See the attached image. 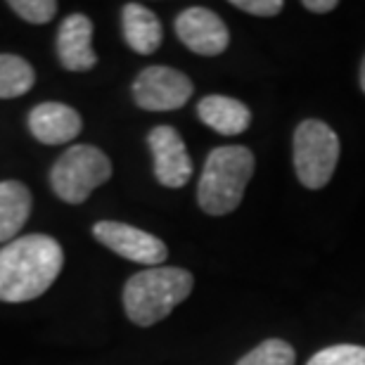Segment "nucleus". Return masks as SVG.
Here are the masks:
<instances>
[{"mask_svg": "<svg viewBox=\"0 0 365 365\" xmlns=\"http://www.w3.org/2000/svg\"><path fill=\"white\" fill-rule=\"evenodd\" d=\"M339 3L337 0H304V7L311 12H318V14H325V12H332L334 7Z\"/></svg>", "mask_w": 365, "mask_h": 365, "instance_id": "obj_20", "label": "nucleus"}, {"mask_svg": "<svg viewBox=\"0 0 365 365\" xmlns=\"http://www.w3.org/2000/svg\"><path fill=\"white\" fill-rule=\"evenodd\" d=\"M361 91L365 93V57H363V62H361Z\"/></svg>", "mask_w": 365, "mask_h": 365, "instance_id": "obj_21", "label": "nucleus"}, {"mask_svg": "<svg viewBox=\"0 0 365 365\" xmlns=\"http://www.w3.org/2000/svg\"><path fill=\"white\" fill-rule=\"evenodd\" d=\"M93 237L121 259L148 268L162 266L169 257V250L157 235L121 221H98L93 225Z\"/></svg>", "mask_w": 365, "mask_h": 365, "instance_id": "obj_7", "label": "nucleus"}, {"mask_svg": "<svg viewBox=\"0 0 365 365\" xmlns=\"http://www.w3.org/2000/svg\"><path fill=\"white\" fill-rule=\"evenodd\" d=\"M339 162V138L320 119H306L294 130V171L304 187L320 190Z\"/></svg>", "mask_w": 365, "mask_h": 365, "instance_id": "obj_5", "label": "nucleus"}, {"mask_svg": "<svg viewBox=\"0 0 365 365\" xmlns=\"http://www.w3.org/2000/svg\"><path fill=\"white\" fill-rule=\"evenodd\" d=\"M195 277L185 268L157 266L130 275L123 284V309L130 323L150 327L190 297Z\"/></svg>", "mask_w": 365, "mask_h": 365, "instance_id": "obj_2", "label": "nucleus"}, {"mask_svg": "<svg viewBox=\"0 0 365 365\" xmlns=\"http://www.w3.org/2000/svg\"><path fill=\"white\" fill-rule=\"evenodd\" d=\"M254 176V155L245 145H223L209 152L204 162L197 202L209 216L232 214L242 204L245 190Z\"/></svg>", "mask_w": 365, "mask_h": 365, "instance_id": "obj_3", "label": "nucleus"}, {"mask_svg": "<svg viewBox=\"0 0 365 365\" xmlns=\"http://www.w3.org/2000/svg\"><path fill=\"white\" fill-rule=\"evenodd\" d=\"M192 81L182 71L166 67V64H152L143 69L133 81V100L145 112L180 109L192 98Z\"/></svg>", "mask_w": 365, "mask_h": 365, "instance_id": "obj_6", "label": "nucleus"}, {"mask_svg": "<svg viewBox=\"0 0 365 365\" xmlns=\"http://www.w3.org/2000/svg\"><path fill=\"white\" fill-rule=\"evenodd\" d=\"M36 83V71L24 57L0 53V100H14L26 95Z\"/></svg>", "mask_w": 365, "mask_h": 365, "instance_id": "obj_15", "label": "nucleus"}, {"mask_svg": "<svg viewBox=\"0 0 365 365\" xmlns=\"http://www.w3.org/2000/svg\"><path fill=\"white\" fill-rule=\"evenodd\" d=\"M57 57L69 71H88L98 64L93 50V21L81 12L64 17L57 31Z\"/></svg>", "mask_w": 365, "mask_h": 365, "instance_id": "obj_11", "label": "nucleus"}, {"mask_svg": "<svg viewBox=\"0 0 365 365\" xmlns=\"http://www.w3.org/2000/svg\"><path fill=\"white\" fill-rule=\"evenodd\" d=\"M121 26L123 38H126L128 48L138 55H152L157 53L164 41L162 21L150 7L140 3H126L121 10Z\"/></svg>", "mask_w": 365, "mask_h": 365, "instance_id": "obj_13", "label": "nucleus"}, {"mask_svg": "<svg viewBox=\"0 0 365 365\" xmlns=\"http://www.w3.org/2000/svg\"><path fill=\"white\" fill-rule=\"evenodd\" d=\"M112 178V162L95 145H71L50 169V187L67 204H83Z\"/></svg>", "mask_w": 365, "mask_h": 365, "instance_id": "obj_4", "label": "nucleus"}, {"mask_svg": "<svg viewBox=\"0 0 365 365\" xmlns=\"http://www.w3.org/2000/svg\"><path fill=\"white\" fill-rule=\"evenodd\" d=\"M29 130L43 145H62L76 140L83 130V119L64 102H41L29 112Z\"/></svg>", "mask_w": 365, "mask_h": 365, "instance_id": "obj_10", "label": "nucleus"}, {"mask_svg": "<svg viewBox=\"0 0 365 365\" xmlns=\"http://www.w3.org/2000/svg\"><path fill=\"white\" fill-rule=\"evenodd\" d=\"M31 190L19 180H0V242L17 240L31 214Z\"/></svg>", "mask_w": 365, "mask_h": 365, "instance_id": "obj_14", "label": "nucleus"}, {"mask_svg": "<svg viewBox=\"0 0 365 365\" xmlns=\"http://www.w3.org/2000/svg\"><path fill=\"white\" fill-rule=\"evenodd\" d=\"M306 365H365V346L334 344L313 354Z\"/></svg>", "mask_w": 365, "mask_h": 365, "instance_id": "obj_17", "label": "nucleus"}, {"mask_svg": "<svg viewBox=\"0 0 365 365\" xmlns=\"http://www.w3.org/2000/svg\"><path fill=\"white\" fill-rule=\"evenodd\" d=\"M148 145L155 159V176L164 187H182L192 176V159L173 126H157L150 130Z\"/></svg>", "mask_w": 365, "mask_h": 365, "instance_id": "obj_9", "label": "nucleus"}, {"mask_svg": "<svg viewBox=\"0 0 365 365\" xmlns=\"http://www.w3.org/2000/svg\"><path fill=\"white\" fill-rule=\"evenodd\" d=\"M197 116L204 126L221 135H240L250 128L252 112L245 102H240L228 95H207L197 105Z\"/></svg>", "mask_w": 365, "mask_h": 365, "instance_id": "obj_12", "label": "nucleus"}, {"mask_svg": "<svg viewBox=\"0 0 365 365\" xmlns=\"http://www.w3.org/2000/svg\"><path fill=\"white\" fill-rule=\"evenodd\" d=\"M178 41L195 55L216 57L230 46V31L225 21L209 7H185L173 21Z\"/></svg>", "mask_w": 365, "mask_h": 365, "instance_id": "obj_8", "label": "nucleus"}, {"mask_svg": "<svg viewBox=\"0 0 365 365\" xmlns=\"http://www.w3.org/2000/svg\"><path fill=\"white\" fill-rule=\"evenodd\" d=\"M232 7L257 17H275L284 10V3L282 0H232Z\"/></svg>", "mask_w": 365, "mask_h": 365, "instance_id": "obj_19", "label": "nucleus"}, {"mask_svg": "<svg viewBox=\"0 0 365 365\" xmlns=\"http://www.w3.org/2000/svg\"><path fill=\"white\" fill-rule=\"evenodd\" d=\"M64 252L55 237L34 235L17 237L0 247V302L24 304L53 287L62 273Z\"/></svg>", "mask_w": 365, "mask_h": 365, "instance_id": "obj_1", "label": "nucleus"}, {"mask_svg": "<svg viewBox=\"0 0 365 365\" xmlns=\"http://www.w3.org/2000/svg\"><path fill=\"white\" fill-rule=\"evenodd\" d=\"M7 7L29 24H48L57 14L55 0H10Z\"/></svg>", "mask_w": 365, "mask_h": 365, "instance_id": "obj_18", "label": "nucleus"}, {"mask_svg": "<svg viewBox=\"0 0 365 365\" xmlns=\"http://www.w3.org/2000/svg\"><path fill=\"white\" fill-rule=\"evenodd\" d=\"M297 354L284 339H266L257 349L245 354L235 365H294Z\"/></svg>", "mask_w": 365, "mask_h": 365, "instance_id": "obj_16", "label": "nucleus"}]
</instances>
